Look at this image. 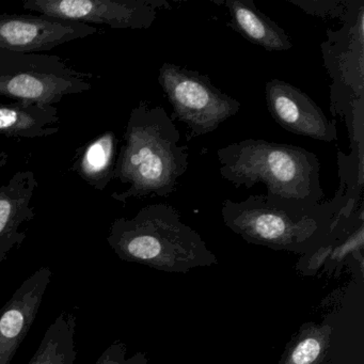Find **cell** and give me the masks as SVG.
Segmentation results:
<instances>
[{
	"mask_svg": "<svg viewBox=\"0 0 364 364\" xmlns=\"http://www.w3.org/2000/svg\"><path fill=\"white\" fill-rule=\"evenodd\" d=\"M338 31L327 29L321 44L323 65L332 80L330 97L364 100V1L355 0Z\"/></svg>",
	"mask_w": 364,
	"mask_h": 364,
	"instance_id": "8",
	"label": "cell"
},
{
	"mask_svg": "<svg viewBox=\"0 0 364 364\" xmlns=\"http://www.w3.org/2000/svg\"><path fill=\"white\" fill-rule=\"evenodd\" d=\"M309 16L342 21L355 4V0H287Z\"/></svg>",
	"mask_w": 364,
	"mask_h": 364,
	"instance_id": "18",
	"label": "cell"
},
{
	"mask_svg": "<svg viewBox=\"0 0 364 364\" xmlns=\"http://www.w3.org/2000/svg\"><path fill=\"white\" fill-rule=\"evenodd\" d=\"M9 161V154L6 152L0 153V168L5 167Z\"/></svg>",
	"mask_w": 364,
	"mask_h": 364,
	"instance_id": "20",
	"label": "cell"
},
{
	"mask_svg": "<svg viewBox=\"0 0 364 364\" xmlns=\"http://www.w3.org/2000/svg\"><path fill=\"white\" fill-rule=\"evenodd\" d=\"M159 82L173 108L174 118L187 125L191 137L216 131L240 112L237 100L199 72L165 63L159 69Z\"/></svg>",
	"mask_w": 364,
	"mask_h": 364,
	"instance_id": "6",
	"label": "cell"
},
{
	"mask_svg": "<svg viewBox=\"0 0 364 364\" xmlns=\"http://www.w3.org/2000/svg\"><path fill=\"white\" fill-rule=\"evenodd\" d=\"M118 138L112 131L104 132L76 151L71 171L97 191H105L114 180L118 159Z\"/></svg>",
	"mask_w": 364,
	"mask_h": 364,
	"instance_id": "15",
	"label": "cell"
},
{
	"mask_svg": "<svg viewBox=\"0 0 364 364\" xmlns=\"http://www.w3.org/2000/svg\"><path fill=\"white\" fill-rule=\"evenodd\" d=\"M108 245L119 259L170 274H186L219 263L203 238L166 203L142 208L133 218L110 225Z\"/></svg>",
	"mask_w": 364,
	"mask_h": 364,
	"instance_id": "3",
	"label": "cell"
},
{
	"mask_svg": "<svg viewBox=\"0 0 364 364\" xmlns=\"http://www.w3.org/2000/svg\"><path fill=\"white\" fill-rule=\"evenodd\" d=\"M60 118L54 105L14 102L0 103V135L9 138H46L58 133Z\"/></svg>",
	"mask_w": 364,
	"mask_h": 364,
	"instance_id": "14",
	"label": "cell"
},
{
	"mask_svg": "<svg viewBox=\"0 0 364 364\" xmlns=\"http://www.w3.org/2000/svg\"><path fill=\"white\" fill-rule=\"evenodd\" d=\"M97 33L92 25L31 14H0V52L42 54Z\"/></svg>",
	"mask_w": 364,
	"mask_h": 364,
	"instance_id": "9",
	"label": "cell"
},
{
	"mask_svg": "<svg viewBox=\"0 0 364 364\" xmlns=\"http://www.w3.org/2000/svg\"><path fill=\"white\" fill-rule=\"evenodd\" d=\"M333 328L327 323L306 321L294 334L277 364H323Z\"/></svg>",
	"mask_w": 364,
	"mask_h": 364,
	"instance_id": "17",
	"label": "cell"
},
{
	"mask_svg": "<svg viewBox=\"0 0 364 364\" xmlns=\"http://www.w3.org/2000/svg\"><path fill=\"white\" fill-rule=\"evenodd\" d=\"M127 347L121 341L110 344L95 364H150L144 351H138L127 357Z\"/></svg>",
	"mask_w": 364,
	"mask_h": 364,
	"instance_id": "19",
	"label": "cell"
},
{
	"mask_svg": "<svg viewBox=\"0 0 364 364\" xmlns=\"http://www.w3.org/2000/svg\"><path fill=\"white\" fill-rule=\"evenodd\" d=\"M228 8L229 26L245 39L267 52H287L293 48L289 33L259 11L252 0L213 1Z\"/></svg>",
	"mask_w": 364,
	"mask_h": 364,
	"instance_id": "13",
	"label": "cell"
},
{
	"mask_svg": "<svg viewBox=\"0 0 364 364\" xmlns=\"http://www.w3.org/2000/svg\"><path fill=\"white\" fill-rule=\"evenodd\" d=\"M268 112L281 127L294 135L331 142L338 139L336 121L325 112L300 89L280 80H272L265 86Z\"/></svg>",
	"mask_w": 364,
	"mask_h": 364,
	"instance_id": "10",
	"label": "cell"
},
{
	"mask_svg": "<svg viewBox=\"0 0 364 364\" xmlns=\"http://www.w3.org/2000/svg\"><path fill=\"white\" fill-rule=\"evenodd\" d=\"M52 278L50 268H39L21 284L0 310V364H11L37 318Z\"/></svg>",
	"mask_w": 364,
	"mask_h": 364,
	"instance_id": "11",
	"label": "cell"
},
{
	"mask_svg": "<svg viewBox=\"0 0 364 364\" xmlns=\"http://www.w3.org/2000/svg\"><path fill=\"white\" fill-rule=\"evenodd\" d=\"M75 315L71 312L61 313L46 329L39 348L28 364L75 363Z\"/></svg>",
	"mask_w": 364,
	"mask_h": 364,
	"instance_id": "16",
	"label": "cell"
},
{
	"mask_svg": "<svg viewBox=\"0 0 364 364\" xmlns=\"http://www.w3.org/2000/svg\"><path fill=\"white\" fill-rule=\"evenodd\" d=\"M359 206L340 184L330 201L304 203L265 193L225 200L221 215L225 225L249 244L304 257L327 240L343 215L350 216Z\"/></svg>",
	"mask_w": 364,
	"mask_h": 364,
	"instance_id": "1",
	"label": "cell"
},
{
	"mask_svg": "<svg viewBox=\"0 0 364 364\" xmlns=\"http://www.w3.org/2000/svg\"><path fill=\"white\" fill-rule=\"evenodd\" d=\"M118 153L114 180L127 189L112 195L114 201L156 196L168 198L188 168V146L181 144V134L163 106L140 101L132 109Z\"/></svg>",
	"mask_w": 364,
	"mask_h": 364,
	"instance_id": "2",
	"label": "cell"
},
{
	"mask_svg": "<svg viewBox=\"0 0 364 364\" xmlns=\"http://www.w3.org/2000/svg\"><path fill=\"white\" fill-rule=\"evenodd\" d=\"M38 187L31 170L16 172L7 184L0 186V264L26 240V231L21 228L35 219L31 200Z\"/></svg>",
	"mask_w": 364,
	"mask_h": 364,
	"instance_id": "12",
	"label": "cell"
},
{
	"mask_svg": "<svg viewBox=\"0 0 364 364\" xmlns=\"http://www.w3.org/2000/svg\"><path fill=\"white\" fill-rule=\"evenodd\" d=\"M217 157L220 176L235 188L263 183L270 197L304 203H319L325 198L321 164L306 149L249 138L219 149Z\"/></svg>",
	"mask_w": 364,
	"mask_h": 364,
	"instance_id": "4",
	"label": "cell"
},
{
	"mask_svg": "<svg viewBox=\"0 0 364 364\" xmlns=\"http://www.w3.org/2000/svg\"><path fill=\"white\" fill-rule=\"evenodd\" d=\"M93 78L56 55L0 52V97L16 102L55 105L90 90Z\"/></svg>",
	"mask_w": 364,
	"mask_h": 364,
	"instance_id": "5",
	"label": "cell"
},
{
	"mask_svg": "<svg viewBox=\"0 0 364 364\" xmlns=\"http://www.w3.org/2000/svg\"><path fill=\"white\" fill-rule=\"evenodd\" d=\"M23 8L67 22L107 25L114 29H148L166 0H26Z\"/></svg>",
	"mask_w": 364,
	"mask_h": 364,
	"instance_id": "7",
	"label": "cell"
}]
</instances>
